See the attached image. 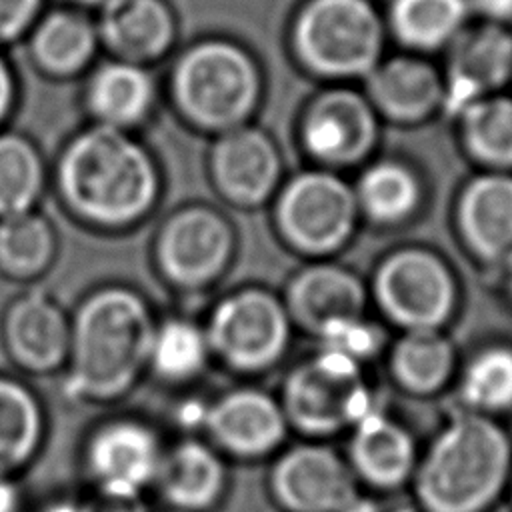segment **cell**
Wrapping results in <instances>:
<instances>
[{
  "mask_svg": "<svg viewBox=\"0 0 512 512\" xmlns=\"http://www.w3.org/2000/svg\"><path fill=\"white\" fill-rule=\"evenodd\" d=\"M160 310L126 280L86 288L70 308V344L58 376L70 406L116 408L148 380V356Z\"/></svg>",
  "mask_w": 512,
  "mask_h": 512,
  "instance_id": "6da1fadb",
  "label": "cell"
},
{
  "mask_svg": "<svg viewBox=\"0 0 512 512\" xmlns=\"http://www.w3.org/2000/svg\"><path fill=\"white\" fill-rule=\"evenodd\" d=\"M58 188L70 214L100 232L138 226L158 198V178L148 154L112 128L86 132L70 144L60 164Z\"/></svg>",
  "mask_w": 512,
  "mask_h": 512,
  "instance_id": "7a4b0ae2",
  "label": "cell"
},
{
  "mask_svg": "<svg viewBox=\"0 0 512 512\" xmlns=\"http://www.w3.org/2000/svg\"><path fill=\"white\" fill-rule=\"evenodd\" d=\"M512 442L492 418L462 410L418 458L412 484L424 512H486L508 488Z\"/></svg>",
  "mask_w": 512,
  "mask_h": 512,
  "instance_id": "3957f363",
  "label": "cell"
},
{
  "mask_svg": "<svg viewBox=\"0 0 512 512\" xmlns=\"http://www.w3.org/2000/svg\"><path fill=\"white\" fill-rule=\"evenodd\" d=\"M200 320L214 368L248 382L284 362L296 330L280 292L258 282L222 288Z\"/></svg>",
  "mask_w": 512,
  "mask_h": 512,
  "instance_id": "277c9868",
  "label": "cell"
},
{
  "mask_svg": "<svg viewBox=\"0 0 512 512\" xmlns=\"http://www.w3.org/2000/svg\"><path fill=\"white\" fill-rule=\"evenodd\" d=\"M236 258L234 226L208 206L172 212L150 244V268L156 282L186 312H194V306L204 308L222 290Z\"/></svg>",
  "mask_w": 512,
  "mask_h": 512,
  "instance_id": "5b68a950",
  "label": "cell"
},
{
  "mask_svg": "<svg viewBox=\"0 0 512 512\" xmlns=\"http://www.w3.org/2000/svg\"><path fill=\"white\" fill-rule=\"evenodd\" d=\"M168 436L138 410H110L80 436L78 474L92 496H150Z\"/></svg>",
  "mask_w": 512,
  "mask_h": 512,
  "instance_id": "8992f818",
  "label": "cell"
},
{
  "mask_svg": "<svg viewBox=\"0 0 512 512\" xmlns=\"http://www.w3.org/2000/svg\"><path fill=\"white\" fill-rule=\"evenodd\" d=\"M276 396L288 428L304 440L352 430L378 410L362 366L320 348L286 370Z\"/></svg>",
  "mask_w": 512,
  "mask_h": 512,
  "instance_id": "52a82bcc",
  "label": "cell"
},
{
  "mask_svg": "<svg viewBox=\"0 0 512 512\" xmlns=\"http://www.w3.org/2000/svg\"><path fill=\"white\" fill-rule=\"evenodd\" d=\"M290 434L280 400L256 382L238 380L208 394L200 436L230 464L272 460Z\"/></svg>",
  "mask_w": 512,
  "mask_h": 512,
  "instance_id": "ba28073f",
  "label": "cell"
},
{
  "mask_svg": "<svg viewBox=\"0 0 512 512\" xmlns=\"http://www.w3.org/2000/svg\"><path fill=\"white\" fill-rule=\"evenodd\" d=\"M382 314L404 332L442 330L458 302L456 278L436 254L420 248L384 258L372 278Z\"/></svg>",
  "mask_w": 512,
  "mask_h": 512,
  "instance_id": "9c48e42d",
  "label": "cell"
},
{
  "mask_svg": "<svg viewBox=\"0 0 512 512\" xmlns=\"http://www.w3.org/2000/svg\"><path fill=\"white\" fill-rule=\"evenodd\" d=\"M258 90L248 56L224 42L190 50L174 74V92L182 110L206 126H230L252 108Z\"/></svg>",
  "mask_w": 512,
  "mask_h": 512,
  "instance_id": "30bf717a",
  "label": "cell"
},
{
  "mask_svg": "<svg viewBox=\"0 0 512 512\" xmlns=\"http://www.w3.org/2000/svg\"><path fill=\"white\" fill-rule=\"evenodd\" d=\"M70 310L46 288L24 286L0 310V350L24 378H58L68 356Z\"/></svg>",
  "mask_w": 512,
  "mask_h": 512,
  "instance_id": "8fae6325",
  "label": "cell"
},
{
  "mask_svg": "<svg viewBox=\"0 0 512 512\" xmlns=\"http://www.w3.org/2000/svg\"><path fill=\"white\" fill-rule=\"evenodd\" d=\"M344 456L320 440L284 446L268 460L266 490L280 512H344L360 494Z\"/></svg>",
  "mask_w": 512,
  "mask_h": 512,
  "instance_id": "7c38bea8",
  "label": "cell"
},
{
  "mask_svg": "<svg viewBox=\"0 0 512 512\" xmlns=\"http://www.w3.org/2000/svg\"><path fill=\"white\" fill-rule=\"evenodd\" d=\"M354 226V198L326 174H306L286 186L276 204V228L282 242L308 258L338 250Z\"/></svg>",
  "mask_w": 512,
  "mask_h": 512,
  "instance_id": "4fadbf2b",
  "label": "cell"
},
{
  "mask_svg": "<svg viewBox=\"0 0 512 512\" xmlns=\"http://www.w3.org/2000/svg\"><path fill=\"white\" fill-rule=\"evenodd\" d=\"M300 54L322 72L366 70L378 52L380 28L362 0H314L296 30Z\"/></svg>",
  "mask_w": 512,
  "mask_h": 512,
  "instance_id": "5bb4252c",
  "label": "cell"
},
{
  "mask_svg": "<svg viewBox=\"0 0 512 512\" xmlns=\"http://www.w3.org/2000/svg\"><path fill=\"white\" fill-rule=\"evenodd\" d=\"M232 488V464L202 436L168 440L150 498L176 512H218Z\"/></svg>",
  "mask_w": 512,
  "mask_h": 512,
  "instance_id": "9a60e30c",
  "label": "cell"
},
{
  "mask_svg": "<svg viewBox=\"0 0 512 512\" xmlns=\"http://www.w3.org/2000/svg\"><path fill=\"white\" fill-rule=\"evenodd\" d=\"M280 296L294 328L314 338L336 324L362 318L366 308L364 282L330 262H312L290 274Z\"/></svg>",
  "mask_w": 512,
  "mask_h": 512,
  "instance_id": "2e32d148",
  "label": "cell"
},
{
  "mask_svg": "<svg viewBox=\"0 0 512 512\" xmlns=\"http://www.w3.org/2000/svg\"><path fill=\"white\" fill-rule=\"evenodd\" d=\"M50 410L34 384L0 370V476L22 478L46 452Z\"/></svg>",
  "mask_w": 512,
  "mask_h": 512,
  "instance_id": "e0dca14e",
  "label": "cell"
},
{
  "mask_svg": "<svg viewBox=\"0 0 512 512\" xmlns=\"http://www.w3.org/2000/svg\"><path fill=\"white\" fill-rule=\"evenodd\" d=\"M214 368L200 314L174 308L160 312L148 356V380L178 394L198 388Z\"/></svg>",
  "mask_w": 512,
  "mask_h": 512,
  "instance_id": "ac0fdd59",
  "label": "cell"
},
{
  "mask_svg": "<svg viewBox=\"0 0 512 512\" xmlns=\"http://www.w3.org/2000/svg\"><path fill=\"white\" fill-rule=\"evenodd\" d=\"M346 462L356 480L390 490L412 480L416 444L400 422L378 408L350 430Z\"/></svg>",
  "mask_w": 512,
  "mask_h": 512,
  "instance_id": "d6986e66",
  "label": "cell"
},
{
  "mask_svg": "<svg viewBox=\"0 0 512 512\" xmlns=\"http://www.w3.org/2000/svg\"><path fill=\"white\" fill-rule=\"evenodd\" d=\"M460 230L478 260L512 270V180L474 182L460 202Z\"/></svg>",
  "mask_w": 512,
  "mask_h": 512,
  "instance_id": "ffe728a7",
  "label": "cell"
},
{
  "mask_svg": "<svg viewBox=\"0 0 512 512\" xmlns=\"http://www.w3.org/2000/svg\"><path fill=\"white\" fill-rule=\"evenodd\" d=\"M214 180L220 194L236 206H258L278 178V158L272 144L254 130L224 136L214 150Z\"/></svg>",
  "mask_w": 512,
  "mask_h": 512,
  "instance_id": "44dd1931",
  "label": "cell"
},
{
  "mask_svg": "<svg viewBox=\"0 0 512 512\" xmlns=\"http://www.w3.org/2000/svg\"><path fill=\"white\" fill-rule=\"evenodd\" d=\"M58 260L54 226L32 212L0 220V278L18 286H38Z\"/></svg>",
  "mask_w": 512,
  "mask_h": 512,
  "instance_id": "7402d4cb",
  "label": "cell"
},
{
  "mask_svg": "<svg viewBox=\"0 0 512 512\" xmlns=\"http://www.w3.org/2000/svg\"><path fill=\"white\" fill-rule=\"evenodd\" d=\"M374 124L360 98L346 92L324 96L306 122L310 150L326 160L358 158L370 144Z\"/></svg>",
  "mask_w": 512,
  "mask_h": 512,
  "instance_id": "603a6c76",
  "label": "cell"
},
{
  "mask_svg": "<svg viewBox=\"0 0 512 512\" xmlns=\"http://www.w3.org/2000/svg\"><path fill=\"white\" fill-rule=\"evenodd\" d=\"M512 64V42L500 30H480L470 34L454 52L452 78L448 88V108L468 112L478 96L504 80Z\"/></svg>",
  "mask_w": 512,
  "mask_h": 512,
  "instance_id": "cb8c5ba5",
  "label": "cell"
},
{
  "mask_svg": "<svg viewBox=\"0 0 512 512\" xmlns=\"http://www.w3.org/2000/svg\"><path fill=\"white\" fill-rule=\"evenodd\" d=\"M100 30L126 58H152L172 40V18L160 0H108Z\"/></svg>",
  "mask_w": 512,
  "mask_h": 512,
  "instance_id": "d4e9b609",
  "label": "cell"
},
{
  "mask_svg": "<svg viewBox=\"0 0 512 512\" xmlns=\"http://www.w3.org/2000/svg\"><path fill=\"white\" fill-rule=\"evenodd\" d=\"M454 346L442 330H408L390 352V374L410 394L440 390L454 372Z\"/></svg>",
  "mask_w": 512,
  "mask_h": 512,
  "instance_id": "484cf974",
  "label": "cell"
},
{
  "mask_svg": "<svg viewBox=\"0 0 512 512\" xmlns=\"http://www.w3.org/2000/svg\"><path fill=\"white\" fill-rule=\"evenodd\" d=\"M154 88L150 76L132 64H110L96 72L88 100L92 110L108 124H132L146 114Z\"/></svg>",
  "mask_w": 512,
  "mask_h": 512,
  "instance_id": "4316f807",
  "label": "cell"
},
{
  "mask_svg": "<svg viewBox=\"0 0 512 512\" xmlns=\"http://www.w3.org/2000/svg\"><path fill=\"white\" fill-rule=\"evenodd\" d=\"M464 410L492 416L512 408V348L488 346L476 352L460 372Z\"/></svg>",
  "mask_w": 512,
  "mask_h": 512,
  "instance_id": "83f0119b",
  "label": "cell"
},
{
  "mask_svg": "<svg viewBox=\"0 0 512 512\" xmlns=\"http://www.w3.org/2000/svg\"><path fill=\"white\" fill-rule=\"evenodd\" d=\"M376 100L394 116L414 118L424 114L438 98L434 72L412 60H396L384 66L372 84Z\"/></svg>",
  "mask_w": 512,
  "mask_h": 512,
  "instance_id": "f1b7e54d",
  "label": "cell"
},
{
  "mask_svg": "<svg viewBox=\"0 0 512 512\" xmlns=\"http://www.w3.org/2000/svg\"><path fill=\"white\" fill-rule=\"evenodd\" d=\"M32 46L38 62L48 70L72 72L92 56L94 32L82 16L58 12L40 24Z\"/></svg>",
  "mask_w": 512,
  "mask_h": 512,
  "instance_id": "f546056e",
  "label": "cell"
},
{
  "mask_svg": "<svg viewBox=\"0 0 512 512\" xmlns=\"http://www.w3.org/2000/svg\"><path fill=\"white\" fill-rule=\"evenodd\" d=\"M42 190L36 152L16 136H0V220L32 212Z\"/></svg>",
  "mask_w": 512,
  "mask_h": 512,
  "instance_id": "4dcf8cb0",
  "label": "cell"
},
{
  "mask_svg": "<svg viewBox=\"0 0 512 512\" xmlns=\"http://www.w3.org/2000/svg\"><path fill=\"white\" fill-rule=\"evenodd\" d=\"M462 14V0H398L394 6V24L404 40L434 46L458 28Z\"/></svg>",
  "mask_w": 512,
  "mask_h": 512,
  "instance_id": "1f68e13d",
  "label": "cell"
},
{
  "mask_svg": "<svg viewBox=\"0 0 512 512\" xmlns=\"http://www.w3.org/2000/svg\"><path fill=\"white\" fill-rule=\"evenodd\" d=\"M360 200L374 220L396 222L414 208L416 184L404 168L382 164L362 178Z\"/></svg>",
  "mask_w": 512,
  "mask_h": 512,
  "instance_id": "d6a6232c",
  "label": "cell"
},
{
  "mask_svg": "<svg viewBox=\"0 0 512 512\" xmlns=\"http://www.w3.org/2000/svg\"><path fill=\"white\" fill-rule=\"evenodd\" d=\"M466 114V134L474 152L492 162H512V102H476Z\"/></svg>",
  "mask_w": 512,
  "mask_h": 512,
  "instance_id": "836d02e7",
  "label": "cell"
},
{
  "mask_svg": "<svg viewBox=\"0 0 512 512\" xmlns=\"http://www.w3.org/2000/svg\"><path fill=\"white\" fill-rule=\"evenodd\" d=\"M316 340L320 350L332 352L358 366H364V362L370 360L380 350L382 332L378 326H374L362 316L336 324Z\"/></svg>",
  "mask_w": 512,
  "mask_h": 512,
  "instance_id": "e575fe53",
  "label": "cell"
},
{
  "mask_svg": "<svg viewBox=\"0 0 512 512\" xmlns=\"http://www.w3.org/2000/svg\"><path fill=\"white\" fill-rule=\"evenodd\" d=\"M194 390L178 392V400L170 408V422L176 436H200L202 432L208 394H196Z\"/></svg>",
  "mask_w": 512,
  "mask_h": 512,
  "instance_id": "d590c367",
  "label": "cell"
},
{
  "mask_svg": "<svg viewBox=\"0 0 512 512\" xmlns=\"http://www.w3.org/2000/svg\"><path fill=\"white\" fill-rule=\"evenodd\" d=\"M40 0H0V40L12 38L26 28Z\"/></svg>",
  "mask_w": 512,
  "mask_h": 512,
  "instance_id": "8d00e7d4",
  "label": "cell"
},
{
  "mask_svg": "<svg viewBox=\"0 0 512 512\" xmlns=\"http://www.w3.org/2000/svg\"><path fill=\"white\" fill-rule=\"evenodd\" d=\"M92 512H154V502L150 496H92Z\"/></svg>",
  "mask_w": 512,
  "mask_h": 512,
  "instance_id": "74e56055",
  "label": "cell"
},
{
  "mask_svg": "<svg viewBox=\"0 0 512 512\" xmlns=\"http://www.w3.org/2000/svg\"><path fill=\"white\" fill-rule=\"evenodd\" d=\"M28 512H92L88 494H74V492H56L40 500Z\"/></svg>",
  "mask_w": 512,
  "mask_h": 512,
  "instance_id": "f35d334b",
  "label": "cell"
},
{
  "mask_svg": "<svg viewBox=\"0 0 512 512\" xmlns=\"http://www.w3.org/2000/svg\"><path fill=\"white\" fill-rule=\"evenodd\" d=\"M0 512H28L22 478L0 476Z\"/></svg>",
  "mask_w": 512,
  "mask_h": 512,
  "instance_id": "ab89813d",
  "label": "cell"
},
{
  "mask_svg": "<svg viewBox=\"0 0 512 512\" xmlns=\"http://www.w3.org/2000/svg\"><path fill=\"white\" fill-rule=\"evenodd\" d=\"M12 98V80L6 64L0 60V118L6 114Z\"/></svg>",
  "mask_w": 512,
  "mask_h": 512,
  "instance_id": "60d3db41",
  "label": "cell"
},
{
  "mask_svg": "<svg viewBox=\"0 0 512 512\" xmlns=\"http://www.w3.org/2000/svg\"><path fill=\"white\" fill-rule=\"evenodd\" d=\"M478 6L496 18H506L512 16V0H476Z\"/></svg>",
  "mask_w": 512,
  "mask_h": 512,
  "instance_id": "b9f144b4",
  "label": "cell"
},
{
  "mask_svg": "<svg viewBox=\"0 0 512 512\" xmlns=\"http://www.w3.org/2000/svg\"><path fill=\"white\" fill-rule=\"evenodd\" d=\"M344 512H380V508L374 502H370L368 498L358 496Z\"/></svg>",
  "mask_w": 512,
  "mask_h": 512,
  "instance_id": "7bdbcfd3",
  "label": "cell"
},
{
  "mask_svg": "<svg viewBox=\"0 0 512 512\" xmlns=\"http://www.w3.org/2000/svg\"><path fill=\"white\" fill-rule=\"evenodd\" d=\"M506 276H508V292H510V298H512V270H508Z\"/></svg>",
  "mask_w": 512,
  "mask_h": 512,
  "instance_id": "ee69618b",
  "label": "cell"
},
{
  "mask_svg": "<svg viewBox=\"0 0 512 512\" xmlns=\"http://www.w3.org/2000/svg\"><path fill=\"white\" fill-rule=\"evenodd\" d=\"M154 512H176V510H166V508H156Z\"/></svg>",
  "mask_w": 512,
  "mask_h": 512,
  "instance_id": "f6af8a7d",
  "label": "cell"
},
{
  "mask_svg": "<svg viewBox=\"0 0 512 512\" xmlns=\"http://www.w3.org/2000/svg\"><path fill=\"white\" fill-rule=\"evenodd\" d=\"M508 488H510V500H512V474H510V482H508Z\"/></svg>",
  "mask_w": 512,
  "mask_h": 512,
  "instance_id": "bcb514c9",
  "label": "cell"
},
{
  "mask_svg": "<svg viewBox=\"0 0 512 512\" xmlns=\"http://www.w3.org/2000/svg\"><path fill=\"white\" fill-rule=\"evenodd\" d=\"M82 2H108V0H82Z\"/></svg>",
  "mask_w": 512,
  "mask_h": 512,
  "instance_id": "7dc6e473",
  "label": "cell"
}]
</instances>
